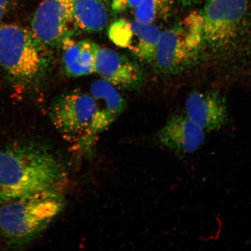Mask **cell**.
I'll use <instances>...</instances> for the list:
<instances>
[{
  "instance_id": "18",
  "label": "cell",
  "mask_w": 251,
  "mask_h": 251,
  "mask_svg": "<svg viewBox=\"0 0 251 251\" xmlns=\"http://www.w3.org/2000/svg\"><path fill=\"white\" fill-rule=\"evenodd\" d=\"M177 1L184 7H188L196 4L199 0H177Z\"/></svg>"
},
{
  "instance_id": "15",
  "label": "cell",
  "mask_w": 251,
  "mask_h": 251,
  "mask_svg": "<svg viewBox=\"0 0 251 251\" xmlns=\"http://www.w3.org/2000/svg\"><path fill=\"white\" fill-rule=\"evenodd\" d=\"M172 4V0H143L134 9V20L149 24L165 20L171 14Z\"/></svg>"
},
{
  "instance_id": "13",
  "label": "cell",
  "mask_w": 251,
  "mask_h": 251,
  "mask_svg": "<svg viewBox=\"0 0 251 251\" xmlns=\"http://www.w3.org/2000/svg\"><path fill=\"white\" fill-rule=\"evenodd\" d=\"M98 45L90 40L62 41V64L68 76L78 77L94 73V56Z\"/></svg>"
},
{
  "instance_id": "11",
  "label": "cell",
  "mask_w": 251,
  "mask_h": 251,
  "mask_svg": "<svg viewBox=\"0 0 251 251\" xmlns=\"http://www.w3.org/2000/svg\"><path fill=\"white\" fill-rule=\"evenodd\" d=\"M157 137L162 146L182 156L194 153L201 147L205 131L186 115H176L169 119Z\"/></svg>"
},
{
  "instance_id": "5",
  "label": "cell",
  "mask_w": 251,
  "mask_h": 251,
  "mask_svg": "<svg viewBox=\"0 0 251 251\" xmlns=\"http://www.w3.org/2000/svg\"><path fill=\"white\" fill-rule=\"evenodd\" d=\"M247 0H208L201 13L205 46L230 51L249 35Z\"/></svg>"
},
{
  "instance_id": "17",
  "label": "cell",
  "mask_w": 251,
  "mask_h": 251,
  "mask_svg": "<svg viewBox=\"0 0 251 251\" xmlns=\"http://www.w3.org/2000/svg\"><path fill=\"white\" fill-rule=\"evenodd\" d=\"M9 8V0H0V21L4 17Z\"/></svg>"
},
{
  "instance_id": "16",
  "label": "cell",
  "mask_w": 251,
  "mask_h": 251,
  "mask_svg": "<svg viewBox=\"0 0 251 251\" xmlns=\"http://www.w3.org/2000/svg\"><path fill=\"white\" fill-rule=\"evenodd\" d=\"M143 0H112L111 8L115 13H121L129 9H135Z\"/></svg>"
},
{
  "instance_id": "3",
  "label": "cell",
  "mask_w": 251,
  "mask_h": 251,
  "mask_svg": "<svg viewBox=\"0 0 251 251\" xmlns=\"http://www.w3.org/2000/svg\"><path fill=\"white\" fill-rule=\"evenodd\" d=\"M47 47L31 30L15 24L0 25V64L24 85L37 82L48 70Z\"/></svg>"
},
{
  "instance_id": "6",
  "label": "cell",
  "mask_w": 251,
  "mask_h": 251,
  "mask_svg": "<svg viewBox=\"0 0 251 251\" xmlns=\"http://www.w3.org/2000/svg\"><path fill=\"white\" fill-rule=\"evenodd\" d=\"M95 112V103L90 93L73 90L53 100L49 115L61 136L74 144L78 152L89 155L88 141Z\"/></svg>"
},
{
  "instance_id": "9",
  "label": "cell",
  "mask_w": 251,
  "mask_h": 251,
  "mask_svg": "<svg viewBox=\"0 0 251 251\" xmlns=\"http://www.w3.org/2000/svg\"><path fill=\"white\" fill-rule=\"evenodd\" d=\"M94 73L122 89H136L142 83L143 73L136 62L114 50L97 46L94 60Z\"/></svg>"
},
{
  "instance_id": "7",
  "label": "cell",
  "mask_w": 251,
  "mask_h": 251,
  "mask_svg": "<svg viewBox=\"0 0 251 251\" xmlns=\"http://www.w3.org/2000/svg\"><path fill=\"white\" fill-rule=\"evenodd\" d=\"M31 31L47 48L60 47L77 28L72 0H43L34 13Z\"/></svg>"
},
{
  "instance_id": "14",
  "label": "cell",
  "mask_w": 251,
  "mask_h": 251,
  "mask_svg": "<svg viewBox=\"0 0 251 251\" xmlns=\"http://www.w3.org/2000/svg\"><path fill=\"white\" fill-rule=\"evenodd\" d=\"M77 28L87 32H99L105 29L109 20L107 0H72Z\"/></svg>"
},
{
  "instance_id": "10",
  "label": "cell",
  "mask_w": 251,
  "mask_h": 251,
  "mask_svg": "<svg viewBox=\"0 0 251 251\" xmlns=\"http://www.w3.org/2000/svg\"><path fill=\"white\" fill-rule=\"evenodd\" d=\"M89 93L96 107L95 117L88 141V152L90 155L100 135L124 112L126 102L117 88L103 79L94 81L91 84Z\"/></svg>"
},
{
  "instance_id": "1",
  "label": "cell",
  "mask_w": 251,
  "mask_h": 251,
  "mask_svg": "<svg viewBox=\"0 0 251 251\" xmlns=\"http://www.w3.org/2000/svg\"><path fill=\"white\" fill-rule=\"evenodd\" d=\"M65 171L51 151L23 143L0 147V204L61 188Z\"/></svg>"
},
{
  "instance_id": "8",
  "label": "cell",
  "mask_w": 251,
  "mask_h": 251,
  "mask_svg": "<svg viewBox=\"0 0 251 251\" xmlns=\"http://www.w3.org/2000/svg\"><path fill=\"white\" fill-rule=\"evenodd\" d=\"M161 33L155 25L125 19L115 21L108 29V36L112 43L147 63L154 60Z\"/></svg>"
},
{
  "instance_id": "4",
  "label": "cell",
  "mask_w": 251,
  "mask_h": 251,
  "mask_svg": "<svg viewBox=\"0 0 251 251\" xmlns=\"http://www.w3.org/2000/svg\"><path fill=\"white\" fill-rule=\"evenodd\" d=\"M204 46L202 15L194 11L161 31L153 62L161 73L176 75L196 64Z\"/></svg>"
},
{
  "instance_id": "12",
  "label": "cell",
  "mask_w": 251,
  "mask_h": 251,
  "mask_svg": "<svg viewBox=\"0 0 251 251\" xmlns=\"http://www.w3.org/2000/svg\"><path fill=\"white\" fill-rule=\"evenodd\" d=\"M185 109L187 117L205 132L219 129L227 121V103L218 91L191 93Z\"/></svg>"
},
{
  "instance_id": "2",
  "label": "cell",
  "mask_w": 251,
  "mask_h": 251,
  "mask_svg": "<svg viewBox=\"0 0 251 251\" xmlns=\"http://www.w3.org/2000/svg\"><path fill=\"white\" fill-rule=\"evenodd\" d=\"M0 231L11 246L36 239L61 214L65 197L61 188L39 191L1 204Z\"/></svg>"
}]
</instances>
